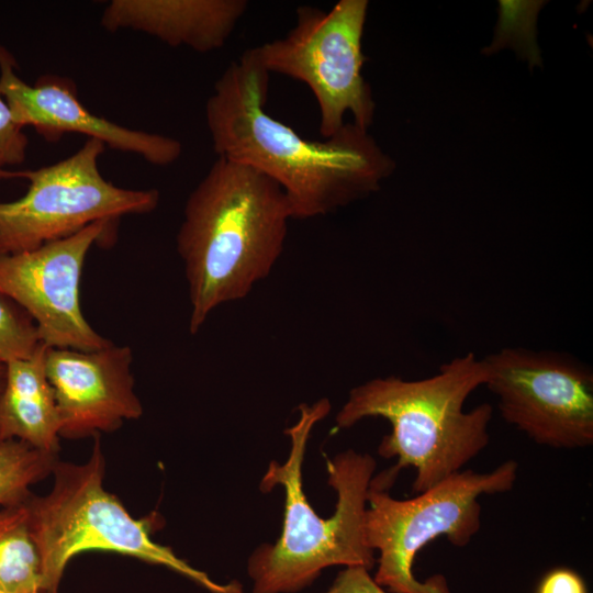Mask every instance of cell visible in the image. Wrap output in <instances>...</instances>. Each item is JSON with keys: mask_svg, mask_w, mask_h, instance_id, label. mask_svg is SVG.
I'll return each mask as SVG.
<instances>
[{"mask_svg": "<svg viewBox=\"0 0 593 593\" xmlns=\"http://www.w3.org/2000/svg\"><path fill=\"white\" fill-rule=\"evenodd\" d=\"M33 593H57V591L38 590Z\"/></svg>", "mask_w": 593, "mask_h": 593, "instance_id": "cell-23", "label": "cell"}, {"mask_svg": "<svg viewBox=\"0 0 593 593\" xmlns=\"http://www.w3.org/2000/svg\"><path fill=\"white\" fill-rule=\"evenodd\" d=\"M299 410L298 422L284 430L291 441L287 460L271 461L259 484L262 493L281 485L286 499L280 537L275 544H261L248 559L253 593H296L328 567L371 570L376 563L366 540L365 513L377 462L353 449L327 459L328 484L337 493V503L329 518L318 516L303 491L302 465L311 432L328 415L331 403L321 399Z\"/></svg>", "mask_w": 593, "mask_h": 593, "instance_id": "cell-3", "label": "cell"}, {"mask_svg": "<svg viewBox=\"0 0 593 593\" xmlns=\"http://www.w3.org/2000/svg\"><path fill=\"white\" fill-rule=\"evenodd\" d=\"M247 7L245 0H112L101 26L143 32L172 47L208 53L224 46Z\"/></svg>", "mask_w": 593, "mask_h": 593, "instance_id": "cell-13", "label": "cell"}, {"mask_svg": "<svg viewBox=\"0 0 593 593\" xmlns=\"http://www.w3.org/2000/svg\"><path fill=\"white\" fill-rule=\"evenodd\" d=\"M57 461V454L41 451L24 441H0V506L27 500L30 486L52 473Z\"/></svg>", "mask_w": 593, "mask_h": 593, "instance_id": "cell-16", "label": "cell"}, {"mask_svg": "<svg viewBox=\"0 0 593 593\" xmlns=\"http://www.w3.org/2000/svg\"><path fill=\"white\" fill-rule=\"evenodd\" d=\"M112 221H99L36 249L0 254V293L24 310L48 348L93 351L113 344L85 318L79 283L86 256Z\"/></svg>", "mask_w": 593, "mask_h": 593, "instance_id": "cell-10", "label": "cell"}, {"mask_svg": "<svg viewBox=\"0 0 593 593\" xmlns=\"http://www.w3.org/2000/svg\"><path fill=\"white\" fill-rule=\"evenodd\" d=\"M15 68L13 56L0 45V90L23 128L32 126L48 141L64 133L83 134L155 166H169L180 157L182 145L176 138L125 127L93 114L80 102L69 79L45 75L29 85Z\"/></svg>", "mask_w": 593, "mask_h": 593, "instance_id": "cell-11", "label": "cell"}, {"mask_svg": "<svg viewBox=\"0 0 593 593\" xmlns=\"http://www.w3.org/2000/svg\"><path fill=\"white\" fill-rule=\"evenodd\" d=\"M105 145L94 138L69 157L34 170L25 194L0 202V254L36 249L67 238L99 221L146 214L159 203L156 189H125L107 180L98 167Z\"/></svg>", "mask_w": 593, "mask_h": 593, "instance_id": "cell-7", "label": "cell"}, {"mask_svg": "<svg viewBox=\"0 0 593 593\" xmlns=\"http://www.w3.org/2000/svg\"><path fill=\"white\" fill-rule=\"evenodd\" d=\"M518 463L507 460L489 472H456L407 500L394 499L374 477L367 493L365 535L379 552L374 581L391 593H452L443 574L419 581L416 555L438 537L466 547L481 528L479 497L505 493L517 479Z\"/></svg>", "mask_w": 593, "mask_h": 593, "instance_id": "cell-6", "label": "cell"}, {"mask_svg": "<svg viewBox=\"0 0 593 593\" xmlns=\"http://www.w3.org/2000/svg\"><path fill=\"white\" fill-rule=\"evenodd\" d=\"M292 212L264 174L217 157L189 194L177 233L195 334L220 305L246 298L282 254Z\"/></svg>", "mask_w": 593, "mask_h": 593, "instance_id": "cell-2", "label": "cell"}, {"mask_svg": "<svg viewBox=\"0 0 593 593\" xmlns=\"http://www.w3.org/2000/svg\"><path fill=\"white\" fill-rule=\"evenodd\" d=\"M482 359L484 385L507 424L555 449L593 445V373L588 366L560 353L522 347Z\"/></svg>", "mask_w": 593, "mask_h": 593, "instance_id": "cell-9", "label": "cell"}, {"mask_svg": "<svg viewBox=\"0 0 593 593\" xmlns=\"http://www.w3.org/2000/svg\"><path fill=\"white\" fill-rule=\"evenodd\" d=\"M367 9L366 0H340L329 11L300 5L295 25L283 37L255 47L269 74L284 75L310 88L324 139L345 125L347 112L363 130L373 119L374 102L361 75Z\"/></svg>", "mask_w": 593, "mask_h": 593, "instance_id": "cell-8", "label": "cell"}, {"mask_svg": "<svg viewBox=\"0 0 593 593\" xmlns=\"http://www.w3.org/2000/svg\"><path fill=\"white\" fill-rule=\"evenodd\" d=\"M47 347L5 362L0 392V441L21 440L48 454L59 449L60 418L45 371Z\"/></svg>", "mask_w": 593, "mask_h": 593, "instance_id": "cell-14", "label": "cell"}, {"mask_svg": "<svg viewBox=\"0 0 593 593\" xmlns=\"http://www.w3.org/2000/svg\"><path fill=\"white\" fill-rule=\"evenodd\" d=\"M41 344L30 315L0 293V361L29 358Z\"/></svg>", "mask_w": 593, "mask_h": 593, "instance_id": "cell-17", "label": "cell"}, {"mask_svg": "<svg viewBox=\"0 0 593 593\" xmlns=\"http://www.w3.org/2000/svg\"><path fill=\"white\" fill-rule=\"evenodd\" d=\"M269 78L254 47L214 83L205 122L217 157L273 180L292 219L326 215L377 191L394 163L367 130L345 123L324 141L302 137L266 112Z\"/></svg>", "mask_w": 593, "mask_h": 593, "instance_id": "cell-1", "label": "cell"}, {"mask_svg": "<svg viewBox=\"0 0 593 593\" xmlns=\"http://www.w3.org/2000/svg\"><path fill=\"white\" fill-rule=\"evenodd\" d=\"M485 380L483 359L471 351L443 363L425 379L374 378L350 390L336 414V426L349 428L369 417L387 419L391 432L378 454L398 460L380 477L392 486L402 469L414 468L412 489L419 494L461 471L488 446L492 405L463 410Z\"/></svg>", "mask_w": 593, "mask_h": 593, "instance_id": "cell-4", "label": "cell"}, {"mask_svg": "<svg viewBox=\"0 0 593 593\" xmlns=\"http://www.w3.org/2000/svg\"><path fill=\"white\" fill-rule=\"evenodd\" d=\"M4 379H5V363L0 361V392L4 385Z\"/></svg>", "mask_w": 593, "mask_h": 593, "instance_id": "cell-22", "label": "cell"}, {"mask_svg": "<svg viewBox=\"0 0 593 593\" xmlns=\"http://www.w3.org/2000/svg\"><path fill=\"white\" fill-rule=\"evenodd\" d=\"M365 567H345L338 572L329 589L323 593H387Z\"/></svg>", "mask_w": 593, "mask_h": 593, "instance_id": "cell-19", "label": "cell"}, {"mask_svg": "<svg viewBox=\"0 0 593 593\" xmlns=\"http://www.w3.org/2000/svg\"><path fill=\"white\" fill-rule=\"evenodd\" d=\"M536 593H588L582 577L572 569L555 568L538 583Z\"/></svg>", "mask_w": 593, "mask_h": 593, "instance_id": "cell-20", "label": "cell"}, {"mask_svg": "<svg viewBox=\"0 0 593 593\" xmlns=\"http://www.w3.org/2000/svg\"><path fill=\"white\" fill-rule=\"evenodd\" d=\"M38 590H43L42 563L25 500L0 510V593Z\"/></svg>", "mask_w": 593, "mask_h": 593, "instance_id": "cell-15", "label": "cell"}, {"mask_svg": "<svg viewBox=\"0 0 593 593\" xmlns=\"http://www.w3.org/2000/svg\"><path fill=\"white\" fill-rule=\"evenodd\" d=\"M18 178H20V172L7 170L0 160V180L18 179Z\"/></svg>", "mask_w": 593, "mask_h": 593, "instance_id": "cell-21", "label": "cell"}, {"mask_svg": "<svg viewBox=\"0 0 593 593\" xmlns=\"http://www.w3.org/2000/svg\"><path fill=\"white\" fill-rule=\"evenodd\" d=\"M89 460L59 462L45 496H30V527L42 563L43 590L57 591L65 567L76 555L103 550L160 564L187 577L210 593H245L238 581H213L150 538L158 517L136 519L103 488L104 458L99 435Z\"/></svg>", "mask_w": 593, "mask_h": 593, "instance_id": "cell-5", "label": "cell"}, {"mask_svg": "<svg viewBox=\"0 0 593 593\" xmlns=\"http://www.w3.org/2000/svg\"><path fill=\"white\" fill-rule=\"evenodd\" d=\"M29 139L13 119L11 109L0 90V160L3 166L20 165L25 160Z\"/></svg>", "mask_w": 593, "mask_h": 593, "instance_id": "cell-18", "label": "cell"}, {"mask_svg": "<svg viewBox=\"0 0 593 593\" xmlns=\"http://www.w3.org/2000/svg\"><path fill=\"white\" fill-rule=\"evenodd\" d=\"M128 346L82 351L48 348L45 371L60 418V437L82 438L112 432L143 413L134 391Z\"/></svg>", "mask_w": 593, "mask_h": 593, "instance_id": "cell-12", "label": "cell"}]
</instances>
